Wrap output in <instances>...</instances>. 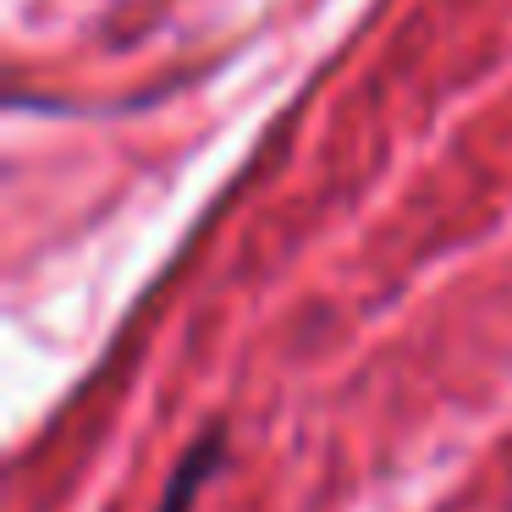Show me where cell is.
Returning <instances> with one entry per match:
<instances>
[{"instance_id": "6da1fadb", "label": "cell", "mask_w": 512, "mask_h": 512, "mask_svg": "<svg viewBox=\"0 0 512 512\" xmlns=\"http://www.w3.org/2000/svg\"><path fill=\"white\" fill-rule=\"evenodd\" d=\"M221 452H226V430L215 424V430H204L199 441L182 452V463H177V474H171V485H166V496H160L155 512H193V496H199V485L221 468Z\"/></svg>"}]
</instances>
